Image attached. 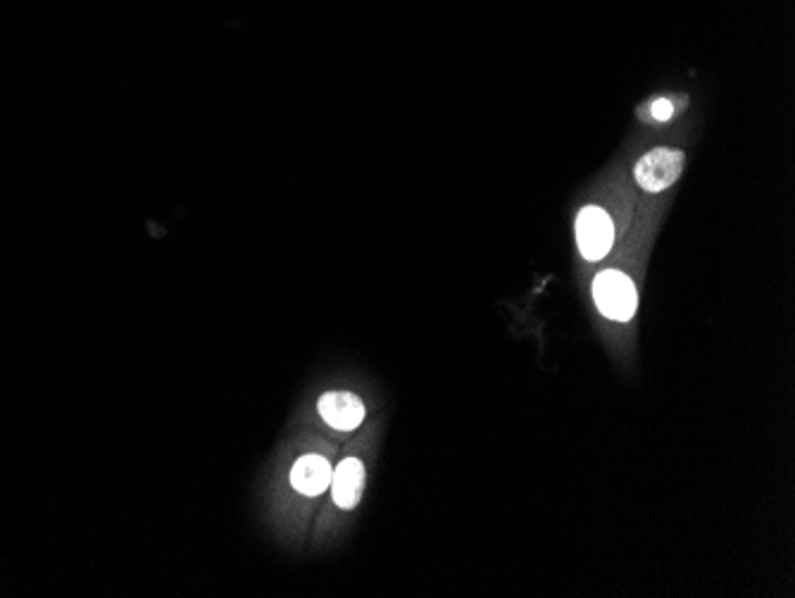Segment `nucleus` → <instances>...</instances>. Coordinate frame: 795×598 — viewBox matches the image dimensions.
<instances>
[{
	"label": "nucleus",
	"mask_w": 795,
	"mask_h": 598,
	"mask_svg": "<svg viewBox=\"0 0 795 598\" xmlns=\"http://www.w3.org/2000/svg\"><path fill=\"white\" fill-rule=\"evenodd\" d=\"M683 169V153L671 149H655L645 153L633 169L639 186L648 194H659L679 179Z\"/></svg>",
	"instance_id": "3"
},
{
	"label": "nucleus",
	"mask_w": 795,
	"mask_h": 598,
	"mask_svg": "<svg viewBox=\"0 0 795 598\" xmlns=\"http://www.w3.org/2000/svg\"><path fill=\"white\" fill-rule=\"evenodd\" d=\"M593 301L596 308L615 323H629L639 308V294L631 277L619 270H603L593 279Z\"/></svg>",
	"instance_id": "1"
},
{
	"label": "nucleus",
	"mask_w": 795,
	"mask_h": 598,
	"mask_svg": "<svg viewBox=\"0 0 795 598\" xmlns=\"http://www.w3.org/2000/svg\"><path fill=\"white\" fill-rule=\"evenodd\" d=\"M329 486L336 506L343 511H353L362 499V491H365V465L358 458L341 460L339 468L331 474Z\"/></svg>",
	"instance_id": "5"
},
{
	"label": "nucleus",
	"mask_w": 795,
	"mask_h": 598,
	"mask_svg": "<svg viewBox=\"0 0 795 598\" xmlns=\"http://www.w3.org/2000/svg\"><path fill=\"white\" fill-rule=\"evenodd\" d=\"M365 403L362 398L350 391H329L319 398V415L329 427L339 432L358 430L365 420Z\"/></svg>",
	"instance_id": "4"
},
{
	"label": "nucleus",
	"mask_w": 795,
	"mask_h": 598,
	"mask_svg": "<svg viewBox=\"0 0 795 598\" xmlns=\"http://www.w3.org/2000/svg\"><path fill=\"white\" fill-rule=\"evenodd\" d=\"M331 465L321 456H303L291 470V486L303 496H319L331 484Z\"/></svg>",
	"instance_id": "6"
},
{
	"label": "nucleus",
	"mask_w": 795,
	"mask_h": 598,
	"mask_svg": "<svg viewBox=\"0 0 795 598\" xmlns=\"http://www.w3.org/2000/svg\"><path fill=\"white\" fill-rule=\"evenodd\" d=\"M576 244L588 262H598L612 250L615 222L598 206H586L576 218Z\"/></svg>",
	"instance_id": "2"
},
{
	"label": "nucleus",
	"mask_w": 795,
	"mask_h": 598,
	"mask_svg": "<svg viewBox=\"0 0 795 598\" xmlns=\"http://www.w3.org/2000/svg\"><path fill=\"white\" fill-rule=\"evenodd\" d=\"M648 113L653 119H657V122H667L674 115V105L667 98H657L648 105Z\"/></svg>",
	"instance_id": "7"
}]
</instances>
